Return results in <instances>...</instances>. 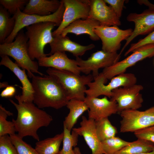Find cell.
<instances>
[{"label": "cell", "instance_id": "cell-27", "mask_svg": "<svg viewBox=\"0 0 154 154\" xmlns=\"http://www.w3.org/2000/svg\"><path fill=\"white\" fill-rule=\"evenodd\" d=\"M95 126L97 134L101 142L115 136L117 132L116 128L112 124L108 118L95 121Z\"/></svg>", "mask_w": 154, "mask_h": 154}, {"label": "cell", "instance_id": "cell-5", "mask_svg": "<svg viewBox=\"0 0 154 154\" xmlns=\"http://www.w3.org/2000/svg\"><path fill=\"white\" fill-rule=\"evenodd\" d=\"M56 26L54 23L44 22L26 27L25 34L28 39V53L32 60H38L49 55L45 54L44 50L47 44H50L53 40L52 31Z\"/></svg>", "mask_w": 154, "mask_h": 154}, {"label": "cell", "instance_id": "cell-36", "mask_svg": "<svg viewBox=\"0 0 154 154\" xmlns=\"http://www.w3.org/2000/svg\"><path fill=\"white\" fill-rule=\"evenodd\" d=\"M112 8L118 17H121L123 8L124 0H104Z\"/></svg>", "mask_w": 154, "mask_h": 154}, {"label": "cell", "instance_id": "cell-15", "mask_svg": "<svg viewBox=\"0 0 154 154\" xmlns=\"http://www.w3.org/2000/svg\"><path fill=\"white\" fill-rule=\"evenodd\" d=\"M84 101L88 108V118L95 121L108 118L111 115L118 113L117 103L108 100L106 96L101 98L86 96Z\"/></svg>", "mask_w": 154, "mask_h": 154}, {"label": "cell", "instance_id": "cell-30", "mask_svg": "<svg viewBox=\"0 0 154 154\" xmlns=\"http://www.w3.org/2000/svg\"><path fill=\"white\" fill-rule=\"evenodd\" d=\"M105 154H115L131 142L125 141L119 137L114 136L101 142Z\"/></svg>", "mask_w": 154, "mask_h": 154}, {"label": "cell", "instance_id": "cell-4", "mask_svg": "<svg viewBox=\"0 0 154 154\" xmlns=\"http://www.w3.org/2000/svg\"><path fill=\"white\" fill-rule=\"evenodd\" d=\"M46 72L57 80L66 91L69 100L84 101L86 86L94 80L92 74L80 75L63 70L48 68Z\"/></svg>", "mask_w": 154, "mask_h": 154}, {"label": "cell", "instance_id": "cell-39", "mask_svg": "<svg viewBox=\"0 0 154 154\" xmlns=\"http://www.w3.org/2000/svg\"><path fill=\"white\" fill-rule=\"evenodd\" d=\"M0 88H5L9 85L8 83L6 82H0Z\"/></svg>", "mask_w": 154, "mask_h": 154}, {"label": "cell", "instance_id": "cell-9", "mask_svg": "<svg viewBox=\"0 0 154 154\" xmlns=\"http://www.w3.org/2000/svg\"><path fill=\"white\" fill-rule=\"evenodd\" d=\"M120 57V54L117 52H109L102 50L92 53L87 60L77 57L75 60L81 72L86 75L92 72L94 78L99 75L100 69L112 66L119 61Z\"/></svg>", "mask_w": 154, "mask_h": 154}, {"label": "cell", "instance_id": "cell-16", "mask_svg": "<svg viewBox=\"0 0 154 154\" xmlns=\"http://www.w3.org/2000/svg\"><path fill=\"white\" fill-rule=\"evenodd\" d=\"M1 60L0 65L4 66L12 72L19 80L22 84V92L21 95H16L17 101L21 102H33L34 90L31 82L29 80L26 74L25 70H22L15 62H14L9 56H0Z\"/></svg>", "mask_w": 154, "mask_h": 154}, {"label": "cell", "instance_id": "cell-21", "mask_svg": "<svg viewBox=\"0 0 154 154\" xmlns=\"http://www.w3.org/2000/svg\"><path fill=\"white\" fill-rule=\"evenodd\" d=\"M100 25L97 20L89 17L86 19H78L71 23L65 28L60 35L63 36H66L68 33H72L76 35L83 34L88 35L92 40L96 41L100 39L94 32V29Z\"/></svg>", "mask_w": 154, "mask_h": 154}, {"label": "cell", "instance_id": "cell-35", "mask_svg": "<svg viewBox=\"0 0 154 154\" xmlns=\"http://www.w3.org/2000/svg\"><path fill=\"white\" fill-rule=\"evenodd\" d=\"M152 44H154V30L144 38L139 40L136 43L131 44L129 48L126 52V53L128 54L140 47Z\"/></svg>", "mask_w": 154, "mask_h": 154}, {"label": "cell", "instance_id": "cell-2", "mask_svg": "<svg viewBox=\"0 0 154 154\" xmlns=\"http://www.w3.org/2000/svg\"><path fill=\"white\" fill-rule=\"evenodd\" d=\"M33 103L40 108L50 107L59 109L66 106L69 100L61 84L49 75L32 78Z\"/></svg>", "mask_w": 154, "mask_h": 154}, {"label": "cell", "instance_id": "cell-12", "mask_svg": "<svg viewBox=\"0 0 154 154\" xmlns=\"http://www.w3.org/2000/svg\"><path fill=\"white\" fill-rule=\"evenodd\" d=\"M94 32L102 42V50L109 52H115L119 50L121 42L131 35V29L122 30L117 26L99 25Z\"/></svg>", "mask_w": 154, "mask_h": 154}, {"label": "cell", "instance_id": "cell-3", "mask_svg": "<svg viewBox=\"0 0 154 154\" xmlns=\"http://www.w3.org/2000/svg\"><path fill=\"white\" fill-rule=\"evenodd\" d=\"M28 40L25 33L21 30L13 42L0 44V56L6 55L13 58L20 67L27 71L30 78L34 75L33 73L44 76V75L38 71V62L32 60L29 55Z\"/></svg>", "mask_w": 154, "mask_h": 154}, {"label": "cell", "instance_id": "cell-31", "mask_svg": "<svg viewBox=\"0 0 154 154\" xmlns=\"http://www.w3.org/2000/svg\"><path fill=\"white\" fill-rule=\"evenodd\" d=\"M9 136L18 154H40L35 148L24 141L17 134Z\"/></svg>", "mask_w": 154, "mask_h": 154}, {"label": "cell", "instance_id": "cell-23", "mask_svg": "<svg viewBox=\"0 0 154 154\" xmlns=\"http://www.w3.org/2000/svg\"><path fill=\"white\" fill-rule=\"evenodd\" d=\"M66 106L69 109V112L65 117L63 126L71 131L78 118L88 110V108L84 101L75 99L70 100Z\"/></svg>", "mask_w": 154, "mask_h": 154}, {"label": "cell", "instance_id": "cell-26", "mask_svg": "<svg viewBox=\"0 0 154 154\" xmlns=\"http://www.w3.org/2000/svg\"><path fill=\"white\" fill-rule=\"evenodd\" d=\"M154 149V143L144 139H138L131 142L115 154H138L150 152Z\"/></svg>", "mask_w": 154, "mask_h": 154}, {"label": "cell", "instance_id": "cell-37", "mask_svg": "<svg viewBox=\"0 0 154 154\" xmlns=\"http://www.w3.org/2000/svg\"><path fill=\"white\" fill-rule=\"evenodd\" d=\"M16 92V89L13 86L9 85L1 92L0 96L2 98H10L13 96Z\"/></svg>", "mask_w": 154, "mask_h": 154}, {"label": "cell", "instance_id": "cell-38", "mask_svg": "<svg viewBox=\"0 0 154 154\" xmlns=\"http://www.w3.org/2000/svg\"><path fill=\"white\" fill-rule=\"evenodd\" d=\"M139 4H144L148 6L149 9H154V5L150 3L147 0H138L137 1Z\"/></svg>", "mask_w": 154, "mask_h": 154}, {"label": "cell", "instance_id": "cell-6", "mask_svg": "<svg viewBox=\"0 0 154 154\" xmlns=\"http://www.w3.org/2000/svg\"><path fill=\"white\" fill-rule=\"evenodd\" d=\"M110 81L106 84L107 81L99 74L94 78V80L87 85L88 88L85 91L86 96L98 97L104 95L111 98L112 91L121 87L131 86L135 84L137 78L132 73H124L115 76L111 79Z\"/></svg>", "mask_w": 154, "mask_h": 154}, {"label": "cell", "instance_id": "cell-10", "mask_svg": "<svg viewBox=\"0 0 154 154\" xmlns=\"http://www.w3.org/2000/svg\"><path fill=\"white\" fill-rule=\"evenodd\" d=\"M132 52V54L125 59L104 68L100 74L108 80L119 74L125 73L128 68L134 65L138 62L154 56V44L142 46Z\"/></svg>", "mask_w": 154, "mask_h": 154}, {"label": "cell", "instance_id": "cell-18", "mask_svg": "<svg viewBox=\"0 0 154 154\" xmlns=\"http://www.w3.org/2000/svg\"><path fill=\"white\" fill-rule=\"evenodd\" d=\"M72 130L83 137L92 151V154H105L101 142L97 134L95 120L83 116L80 126L74 128Z\"/></svg>", "mask_w": 154, "mask_h": 154}, {"label": "cell", "instance_id": "cell-1", "mask_svg": "<svg viewBox=\"0 0 154 154\" xmlns=\"http://www.w3.org/2000/svg\"><path fill=\"white\" fill-rule=\"evenodd\" d=\"M9 100L17 111L16 119H13L12 121L18 135L23 139L30 136L39 141L38 130L41 127L48 126L53 120L52 116L36 106L33 102L17 101V103L11 99Z\"/></svg>", "mask_w": 154, "mask_h": 154}, {"label": "cell", "instance_id": "cell-42", "mask_svg": "<svg viewBox=\"0 0 154 154\" xmlns=\"http://www.w3.org/2000/svg\"></svg>", "mask_w": 154, "mask_h": 154}, {"label": "cell", "instance_id": "cell-40", "mask_svg": "<svg viewBox=\"0 0 154 154\" xmlns=\"http://www.w3.org/2000/svg\"><path fill=\"white\" fill-rule=\"evenodd\" d=\"M74 154H82L79 148L78 147H75L74 149Z\"/></svg>", "mask_w": 154, "mask_h": 154}, {"label": "cell", "instance_id": "cell-32", "mask_svg": "<svg viewBox=\"0 0 154 154\" xmlns=\"http://www.w3.org/2000/svg\"><path fill=\"white\" fill-rule=\"evenodd\" d=\"M28 0H0V3L8 12L14 15L19 9L23 10Z\"/></svg>", "mask_w": 154, "mask_h": 154}, {"label": "cell", "instance_id": "cell-41", "mask_svg": "<svg viewBox=\"0 0 154 154\" xmlns=\"http://www.w3.org/2000/svg\"><path fill=\"white\" fill-rule=\"evenodd\" d=\"M138 154H154V149L150 152L141 153Z\"/></svg>", "mask_w": 154, "mask_h": 154}, {"label": "cell", "instance_id": "cell-20", "mask_svg": "<svg viewBox=\"0 0 154 154\" xmlns=\"http://www.w3.org/2000/svg\"><path fill=\"white\" fill-rule=\"evenodd\" d=\"M54 37L53 40L49 44L50 51L48 54L50 55L57 52H68L76 57H79L95 47L93 44L86 46L81 45L72 41L67 36H63L60 35Z\"/></svg>", "mask_w": 154, "mask_h": 154}, {"label": "cell", "instance_id": "cell-14", "mask_svg": "<svg viewBox=\"0 0 154 154\" xmlns=\"http://www.w3.org/2000/svg\"><path fill=\"white\" fill-rule=\"evenodd\" d=\"M127 19L134 23L135 28L131 35L126 40V43L119 53L120 54L136 37L147 34L154 30V9H149L140 14L130 13Z\"/></svg>", "mask_w": 154, "mask_h": 154}, {"label": "cell", "instance_id": "cell-34", "mask_svg": "<svg viewBox=\"0 0 154 154\" xmlns=\"http://www.w3.org/2000/svg\"><path fill=\"white\" fill-rule=\"evenodd\" d=\"M137 139H144L154 143V125L134 132Z\"/></svg>", "mask_w": 154, "mask_h": 154}, {"label": "cell", "instance_id": "cell-28", "mask_svg": "<svg viewBox=\"0 0 154 154\" xmlns=\"http://www.w3.org/2000/svg\"><path fill=\"white\" fill-rule=\"evenodd\" d=\"M64 138L62 149L57 154H74L73 147H75L78 142V135L74 131L71 133L63 126Z\"/></svg>", "mask_w": 154, "mask_h": 154}, {"label": "cell", "instance_id": "cell-25", "mask_svg": "<svg viewBox=\"0 0 154 154\" xmlns=\"http://www.w3.org/2000/svg\"><path fill=\"white\" fill-rule=\"evenodd\" d=\"M9 13L2 5L0 6V43L4 42L13 32L15 25L13 16L11 17Z\"/></svg>", "mask_w": 154, "mask_h": 154}, {"label": "cell", "instance_id": "cell-22", "mask_svg": "<svg viewBox=\"0 0 154 154\" xmlns=\"http://www.w3.org/2000/svg\"><path fill=\"white\" fill-rule=\"evenodd\" d=\"M61 1L58 0H29L22 12L27 14L45 16L56 12Z\"/></svg>", "mask_w": 154, "mask_h": 154}, {"label": "cell", "instance_id": "cell-11", "mask_svg": "<svg viewBox=\"0 0 154 154\" xmlns=\"http://www.w3.org/2000/svg\"><path fill=\"white\" fill-rule=\"evenodd\" d=\"M143 88L141 85L136 84L113 90L110 100L117 103L118 113L125 110H138L141 108L143 99L140 92Z\"/></svg>", "mask_w": 154, "mask_h": 154}, {"label": "cell", "instance_id": "cell-19", "mask_svg": "<svg viewBox=\"0 0 154 154\" xmlns=\"http://www.w3.org/2000/svg\"><path fill=\"white\" fill-rule=\"evenodd\" d=\"M39 66L69 71L77 74L81 72L75 60L69 58L65 52H57L38 60Z\"/></svg>", "mask_w": 154, "mask_h": 154}, {"label": "cell", "instance_id": "cell-13", "mask_svg": "<svg viewBox=\"0 0 154 154\" xmlns=\"http://www.w3.org/2000/svg\"><path fill=\"white\" fill-rule=\"evenodd\" d=\"M64 10L62 22L52 33L53 37L60 35L62 31L74 21L86 19L89 17L90 0H62Z\"/></svg>", "mask_w": 154, "mask_h": 154}, {"label": "cell", "instance_id": "cell-24", "mask_svg": "<svg viewBox=\"0 0 154 154\" xmlns=\"http://www.w3.org/2000/svg\"><path fill=\"white\" fill-rule=\"evenodd\" d=\"M63 138V132L52 137L38 141L35 148L40 154H57Z\"/></svg>", "mask_w": 154, "mask_h": 154}, {"label": "cell", "instance_id": "cell-29", "mask_svg": "<svg viewBox=\"0 0 154 154\" xmlns=\"http://www.w3.org/2000/svg\"><path fill=\"white\" fill-rule=\"evenodd\" d=\"M13 115L12 113L7 110L1 104H0V137L15 134L16 131L14 123L12 121H8L7 120L8 116Z\"/></svg>", "mask_w": 154, "mask_h": 154}, {"label": "cell", "instance_id": "cell-17", "mask_svg": "<svg viewBox=\"0 0 154 154\" xmlns=\"http://www.w3.org/2000/svg\"><path fill=\"white\" fill-rule=\"evenodd\" d=\"M90 9L88 17L98 21L100 25L118 26L120 19L112 8L106 4L104 0H90Z\"/></svg>", "mask_w": 154, "mask_h": 154}, {"label": "cell", "instance_id": "cell-33", "mask_svg": "<svg viewBox=\"0 0 154 154\" xmlns=\"http://www.w3.org/2000/svg\"><path fill=\"white\" fill-rule=\"evenodd\" d=\"M0 154H18L8 135L0 137Z\"/></svg>", "mask_w": 154, "mask_h": 154}, {"label": "cell", "instance_id": "cell-8", "mask_svg": "<svg viewBox=\"0 0 154 154\" xmlns=\"http://www.w3.org/2000/svg\"><path fill=\"white\" fill-rule=\"evenodd\" d=\"M119 114L120 132H134L154 125V106L143 111L129 110Z\"/></svg>", "mask_w": 154, "mask_h": 154}, {"label": "cell", "instance_id": "cell-7", "mask_svg": "<svg viewBox=\"0 0 154 154\" xmlns=\"http://www.w3.org/2000/svg\"><path fill=\"white\" fill-rule=\"evenodd\" d=\"M60 5L54 13L48 15L42 16L35 14L24 13L20 9L13 15L15 20L14 28L11 34L4 43H10L15 39L18 33L24 27L32 25L42 22H51L59 26L62 22L64 10V6L62 0Z\"/></svg>", "mask_w": 154, "mask_h": 154}]
</instances>
